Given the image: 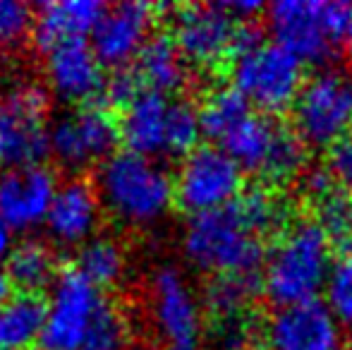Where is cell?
I'll return each instance as SVG.
<instances>
[{
    "mask_svg": "<svg viewBox=\"0 0 352 350\" xmlns=\"http://www.w3.org/2000/svg\"><path fill=\"white\" fill-rule=\"evenodd\" d=\"M103 211L127 228H151L170 214L175 182L161 161L116 151L96 171L94 180Z\"/></svg>",
    "mask_w": 352,
    "mask_h": 350,
    "instance_id": "6da1fadb",
    "label": "cell"
},
{
    "mask_svg": "<svg viewBox=\"0 0 352 350\" xmlns=\"http://www.w3.org/2000/svg\"><path fill=\"white\" fill-rule=\"evenodd\" d=\"M333 257L331 240L314 219L297 221L269 250L261 271L264 295L276 309L319 300Z\"/></svg>",
    "mask_w": 352,
    "mask_h": 350,
    "instance_id": "7a4b0ae2",
    "label": "cell"
},
{
    "mask_svg": "<svg viewBox=\"0 0 352 350\" xmlns=\"http://www.w3.org/2000/svg\"><path fill=\"white\" fill-rule=\"evenodd\" d=\"M182 254L197 271L209 276L256 274L266 262V240L232 204L190 216L182 230Z\"/></svg>",
    "mask_w": 352,
    "mask_h": 350,
    "instance_id": "3957f363",
    "label": "cell"
},
{
    "mask_svg": "<svg viewBox=\"0 0 352 350\" xmlns=\"http://www.w3.org/2000/svg\"><path fill=\"white\" fill-rule=\"evenodd\" d=\"M51 103L36 82L0 89V171L46 164L51 156Z\"/></svg>",
    "mask_w": 352,
    "mask_h": 350,
    "instance_id": "277c9868",
    "label": "cell"
},
{
    "mask_svg": "<svg viewBox=\"0 0 352 350\" xmlns=\"http://www.w3.org/2000/svg\"><path fill=\"white\" fill-rule=\"evenodd\" d=\"M232 87L259 108V113L278 118L292 111L305 87V63L276 41L230 61Z\"/></svg>",
    "mask_w": 352,
    "mask_h": 350,
    "instance_id": "5b68a950",
    "label": "cell"
},
{
    "mask_svg": "<svg viewBox=\"0 0 352 350\" xmlns=\"http://www.w3.org/2000/svg\"><path fill=\"white\" fill-rule=\"evenodd\" d=\"M292 130L307 146L329 149L352 130V80L321 70L305 82L292 106Z\"/></svg>",
    "mask_w": 352,
    "mask_h": 350,
    "instance_id": "8992f818",
    "label": "cell"
},
{
    "mask_svg": "<svg viewBox=\"0 0 352 350\" xmlns=\"http://www.w3.org/2000/svg\"><path fill=\"white\" fill-rule=\"evenodd\" d=\"M120 144V125L103 103L67 108L51 122V156L67 171H84L111 159Z\"/></svg>",
    "mask_w": 352,
    "mask_h": 350,
    "instance_id": "52a82bcc",
    "label": "cell"
},
{
    "mask_svg": "<svg viewBox=\"0 0 352 350\" xmlns=\"http://www.w3.org/2000/svg\"><path fill=\"white\" fill-rule=\"evenodd\" d=\"M173 182L175 204L199 216L232 204L245 190V171L218 144H199L180 161Z\"/></svg>",
    "mask_w": 352,
    "mask_h": 350,
    "instance_id": "ba28073f",
    "label": "cell"
},
{
    "mask_svg": "<svg viewBox=\"0 0 352 350\" xmlns=\"http://www.w3.org/2000/svg\"><path fill=\"white\" fill-rule=\"evenodd\" d=\"M103 290L89 283L74 266L63 269L48 288L46 322L38 350H79L101 309Z\"/></svg>",
    "mask_w": 352,
    "mask_h": 350,
    "instance_id": "9c48e42d",
    "label": "cell"
},
{
    "mask_svg": "<svg viewBox=\"0 0 352 350\" xmlns=\"http://www.w3.org/2000/svg\"><path fill=\"white\" fill-rule=\"evenodd\" d=\"M151 322L161 350L201 348V303L190 281L175 266H161L148 283Z\"/></svg>",
    "mask_w": 352,
    "mask_h": 350,
    "instance_id": "30bf717a",
    "label": "cell"
},
{
    "mask_svg": "<svg viewBox=\"0 0 352 350\" xmlns=\"http://www.w3.org/2000/svg\"><path fill=\"white\" fill-rule=\"evenodd\" d=\"M235 29L237 19L221 3L185 5L173 14L170 39L187 65L213 70L232 61Z\"/></svg>",
    "mask_w": 352,
    "mask_h": 350,
    "instance_id": "8fae6325",
    "label": "cell"
},
{
    "mask_svg": "<svg viewBox=\"0 0 352 350\" xmlns=\"http://www.w3.org/2000/svg\"><path fill=\"white\" fill-rule=\"evenodd\" d=\"M266 24L274 41L302 63H324L340 46L326 24V3L280 0L266 8Z\"/></svg>",
    "mask_w": 352,
    "mask_h": 350,
    "instance_id": "7c38bea8",
    "label": "cell"
},
{
    "mask_svg": "<svg viewBox=\"0 0 352 350\" xmlns=\"http://www.w3.org/2000/svg\"><path fill=\"white\" fill-rule=\"evenodd\" d=\"M266 350H343V329L321 300L274 309L264 329Z\"/></svg>",
    "mask_w": 352,
    "mask_h": 350,
    "instance_id": "4fadbf2b",
    "label": "cell"
},
{
    "mask_svg": "<svg viewBox=\"0 0 352 350\" xmlns=\"http://www.w3.org/2000/svg\"><path fill=\"white\" fill-rule=\"evenodd\" d=\"M156 10L146 3H116L106 8L101 22L89 36L94 53L103 67L120 70L135 63L140 51L153 36Z\"/></svg>",
    "mask_w": 352,
    "mask_h": 350,
    "instance_id": "5bb4252c",
    "label": "cell"
},
{
    "mask_svg": "<svg viewBox=\"0 0 352 350\" xmlns=\"http://www.w3.org/2000/svg\"><path fill=\"white\" fill-rule=\"evenodd\" d=\"M60 187L56 171L46 164L0 171V211L14 233H29L46 223Z\"/></svg>",
    "mask_w": 352,
    "mask_h": 350,
    "instance_id": "9a60e30c",
    "label": "cell"
},
{
    "mask_svg": "<svg viewBox=\"0 0 352 350\" xmlns=\"http://www.w3.org/2000/svg\"><path fill=\"white\" fill-rule=\"evenodd\" d=\"M43 75L48 91L63 103L84 106L103 96L106 89V67L94 53L89 41H67L43 53Z\"/></svg>",
    "mask_w": 352,
    "mask_h": 350,
    "instance_id": "2e32d148",
    "label": "cell"
},
{
    "mask_svg": "<svg viewBox=\"0 0 352 350\" xmlns=\"http://www.w3.org/2000/svg\"><path fill=\"white\" fill-rule=\"evenodd\" d=\"M101 219L103 204L96 185L77 175L60 182L43 228L53 245L79 250L98 235Z\"/></svg>",
    "mask_w": 352,
    "mask_h": 350,
    "instance_id": "e0dca14e",
    "label": "cell"
},
{
    "mask_svg": "<svg viewBox=\"0 0 352 350\" xmlns=\"http://www.w3.org/2000/svg\"><path fill=\"white\" fill-rule=\"evenodd\" d=\"M173 96L142 91L135 101L122 108L118 125L125 151L146 159H168V132H170Z\"/></svg>",
    "mask_w": 352,
    "mask_h": 350,
    "instance_id": "ac0fdd59",
    "label": "cell"
},
{
    "mask_svg": "<svg viewBox=\"0 0 352 350\" xmlns=\"http://www.w3.org/2000/svg\"><path fill=\"white\" fill-rule=\"evenodd\" d=\"M108 5L98 0H53L34 10L32 39L43 53L67 41H89Z\"/></svg>",
    "mask_w": 352,
    "mask_h": 350,
    "instance_id": "d6986e66",
    "label": "cell"
},
{
    "mask_svg": "<svg viewBox=\"0 0 352 350\" xmlns=\"http://www.w3.org/2000/svg\"><path fill=\"white\" fill-rule=\"evenodd\" d=\"M280 130H283V122L278 118L254 111L218 146L245 171V175L252 173V175L261 177L266 166H269L271 154H274V149H276Z\"/></svg>",
    "mask_w": 352,
    "mask_h": 350,
    "instance_id": "ffe728a7",
    "label": "cell"
},
{
    "mask_svg": "<svg viewBox=\"0 0 352 350\" xmlns=\"http://www.w3.org/2000/svg\"><path fill=\"white\" fill-rule=\"evenodd\" d=\"M130 67L144 91L166 94V96L180 91L190 77V65L166 34H153Z\"/></svg>",
    "mask_w": 352,
    "mask_h": 350,
    "instance_id": "44dd1931",
    "label": "cell"
},
{
    "mask_svg": "<svg viewBox=\"0 0 352 350\" xmlns=\"http://www.w3.org/2000/svg\"><path fill=\"white\" fill-rule=\"evenodd\" d=\"M5 269L12 278L14 290L29 295H41V290L51 288L63 271L58 269L56 250L36 238L14 243L12 252L5 259Z\"/></svg>",
    "mask_w": 352,
    "mask_h": 350,
    "instance_id": "7402d4cb",
    "label": "cell"
},
{
    "mask_svg": "<svg viewBox=\"0 0 352 350\" xmlns=\"http://www.w3.org/2000/svg\"><path fill=\"white\" fill-rule=\"evenodd\" d=\"M46 300L41 295L14 293L0 305V350H34L41 343Z\"/></svg>",
    "mask_w": 352,
    "mask_h": 350,
    "instance_id": "603a6c76",
    "label": "cell"
},
{
    "mask_svg": "<svg viewBox=\"0 0 352 350\" xmlns=\"http://www.w3.org/2000/svg\"><path fill=\"white\" fill-rule=\"evenodd\" d=\"M252 113H254L252 103L232 85L213 87L199 103L201 135L211 140V144H221Z\"/></svg>",
    "mask_w": 352,
    "mask_h": 350,
    "instance_id": "cb8c5ba5",
    "label": "cell"
},
{
    "mask_svg": "<svg viewBox=\"0 0 352 350\" xmlns=\"http://www.w3.org/2000/svg\"><path fill=\"white\" fill-rule=\"evenodd\" d=\"M74 269L98 290L116 288L127 274V252L116 238L96 235L77 250Z\"/></svg>",
    "mask_w": 352,
    "mask_h": 350,
    "instance_id": "d4e9b609",
    "label": "cell"
},
{
    "mask_svg": "<svg viewBox=\"0 0 352 350\" xmlns=\"http://www.w3.org/2000/svg\"><path fill=\"white\" fill-rule=\"evenodd\" d=\"M264 293L261 271L256 274H223L211 276L204 290V305L213 319L247 314L259 295Z\"/></svg>",
    "mask_w": 352,
    "mask_h": 350,
    "instance_id": "484cf974",
    "label": "cell"
},
{
    "mask_svg": "<svg viewBox=\"0 0 352 350\" xmlns=\"http://www.w3.org/2000/svg\"><path fill=\"white\" fill-rule=\"evenodd\" d=\"M311 201L314 221L331 240V248H338L340 254H352V192L336 185Z\"/></svg>",
    "mask_w": 352,
    "mask_h": 350,
    "instance_id": "4316f807",
    "label": "cell"
},
{
    "mask_svg": "<svg viewBox=\"0 0 352 350\" xmlns=\"http://www.w3.org/2000/svg\"><path fill=\"white\" fill-rule=\"evenodd\" d=\"M79 350H135V331L125 309L113 300H103Z\"/></svg>",
    "mask_w": 352,
    "mask_h": 350,
    "instance_id": "83f0119b",
    "label": "cell"
},
{
    "mask_svg": "<svg viewBox=\"0 0 352 350\" xmlns=\"http://www.w3.org/2000/svg\"><path fill=\"white\" fill-rule=\"evenodd\" d=\"M326 307L340 324V329L352 331V254H340L331 266L326 281Z\"/></svg>",
    "mask_w": 352,
    "mask_h": 350,
    "instance_id": "f1b7e54d",
    "label": "cell"
},
{
    "mask_svg": "<svg viewBox=\"0 0 352 350\" xmlns=\"http://www.w3.org/2000/svg\"><path fill=\"white\" fill-rule=\"evenodd\" d=\"M34 8L22 0H0V46L14 48L32 36Z\"/></svg>",
    "mask_w": 352,
    "mask_h": 350,
    "instance_id": "f546056e",
    "label": "cell"
},
{
    "mask_svg": "<svg viewBox=\"0 0 352 350\" xmlns=\"http://www.w3.org/2000/svg\"><path fill=\"white\" fill-rule=\"evenodd\" d=\"M252 322L250 314H235V317L216 319L211 331V341L216 350H245L252 341Z\"/></svg>",
    "mask_w": 352,
    "mask_h": 350,
    "instance_id": "4dcf8cb0",
    "label": "cell"
},
{
    "mask_svg": "<svg viewBox=\"0 0 352 350\" xmlns=\"http://www.w3.org/2000/svg\"><path fill=\"white\" fill-rule=\"evenodd\" d=\"M326 171L340 190L352 192V135L343 137L326 151Z\"/></svg>",
    "mask_w": 352,
    "mask_h": 350,
    "instance_id": "1f68e13d",
    "label": "cell"
},
{
    "mask_svg": "<svg viewBox=\"0 0 352 350\" xmlns=\"http://www.w3.org/2000/svg\"><path fill=\"white\" fill-rule=\"evenodd\" d=\"M144 91L137 82L132 67H120V70H113V75L106 80V89H103V96L108 98V103L113 106H122L125 108L130 101H135L137 96Z\"/></svg>",
    "mask_w": 352,
    "mask_h": 350,
    "instance_id": "d6a6232c",
    "label": "cell"
},
{
    "mask_svg": "<svg viewBox=\"0 0 352 350\" xmlns=\"http://www.w3.org/2000/svg\"><path fill=\"white\" fill-rule=\"evenodd\" d=\"M14 230L10 228V223L5 221L3 211H0V262H5L8 259V254L12 252L14 248Z\"/></svg>",
    "mask_w": 352,
    "mask_h": 350,
    "instance_id": "836d02e7",
    "label": "cell"
},
{
    "mask_svg": "<svg viewBox=\"0 0 352 350\" xmlns=\"http://www.w3.org/2000/svg\"><path fill=\"white\" fill-rule=\"evenodd\" d=\"M14 293H17V290H14L12 278H10L8 269H5V262H0V305L8 303Z\"/></svg>",
    "mask_w": 352,
    "mask_h": 350,
    "instance_id": "e575fe53",
    "label": "cell"
},
{
    "mask_svg": "<svg viewBox=\"0 0 352 350\" xmlns=\"http://www.w3.org/2000/svg\"><path fill=\"white\" fill-rule=\"evenodd\" d=\"M348 43L352 46V19H350V32H348Z\"/></svg>",
    "mask_w": 352,
    "mask_h": 350,
    "instance_id": "d590c367",
    "label": "cell"
}]
</instances>
